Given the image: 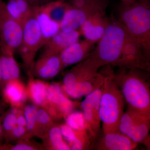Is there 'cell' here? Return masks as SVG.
<instances>
[{
  "mask_svg": "<svg viewBox=\"0 0 150 150\" xmlns=\"http://www.w3.org/2000/svg\"><path fill=\"white\" fill-rule=\"evenodd\" d=\"M119 69L113 71V77L128 108L150 115L149 71L134 68Z\"/></svg>",
  "mask_w": 150,
  "mask_h": 150,
  "instance_id": "cell-1",
  "label": "cell"
},
{
  "mask_svg": "<svg viewBox=\"0 0 150 150\" xmlns=\"http://www.w3.org/2000/svg\"><path fill=\"white\" fill-rule=\"evenodd\" d=\"M118 21L142 45L150 60V5L149 0L121 3L118 8Z\"/></svg>",
  "mask_w": 150,
  "mask_h": 150,
  "instance_id": "cell-2",
  "label": "cell"
},
{
  "mask_svg": "<svg viewBox=\"0 0 150 150\" xmlns=\"http://www.w3.org/2000/svg\"><path fill=\"white\" fill-rule=\"evenodd\" d=\"M101 72L104 76L100 102L99 115L102 123V133L118 131V125L124 112L125 100L113 77L110 66Z\"/></svg>",
  "mask_w": 150,
  "mask_h": 150,
  "instance_id": "cell-3",
  "label": "cell"
},
{
  "mask_svg": "<svg viewBox=\"0 0 150 150\" xmlns=\"http://www.w3.org/2000/svg\"><path fill=\"white\" fill-rule=\"evenodd\" d=\"M107 28L88 58L98 69L106 66L116 67L121 57L127 31L111 16Z\"/></svg>",
  "mask_w": 150,
  "mask_h": 150,
  "instance_id": "cell-4",
  "label": "cell"
},
{
  "mask_svg": "<svg viewBox=\"0 0 150 150\" xmlns=\"http://www.w3.org/2000/svg\"><path fill=\"white\" fill-rule=\"evenodd\" d=\"M45 44L34 7L33 12L23 23L22 39L18 49L25 67L28 71L35 62L38 51Z\"/></svg>",
  "mask_w": 150,
  "mask_h": 150,
  "instance_id": "cell-5",
  "label": "cell"
},
{
  "mask_svg": "<svg viewBox=\"0 0 150 150\" xmlns=\"http://www.w3.org/2000/svg\"><path fill=\"white\" fill-rule=\"evenodd\" d=\"M23 23L11 16L5 2L0 6V50L2 53H14L22 39Z\"/></svg>",
  "mask_w": 150,
  "mask_h": 150,
  "instance_id": "cell-6",
  "label": "cell"
},
{
  "mask_svg": "<svg viewBox=\"0 0 150 150\" xmlns=\"http://www.w3.org/2000/svg\"><path fill=\"white\" fill-rule=\"evenodd\" d=\"M150 130V115L128 108L118 125V131L138 144H148Z\"/></svg>",
  "mask_w": 150,
  "mask_h": 150,
  "instance_id": "cell-7",
  "label": "cell"
},
{
  "mask_svg": "<svg viewBox=\"0 0 150 150\" xmlns=\"http://www.w3.org/2000/svg\"><path fill=\"white\" fill-rule=\"evenodd\" d=\"M116 67L150 71V60L145 55L139 41L128 31L121 57Z\"/></svg>",
  "mask_w": 150,
  "mask_h": 150,
  "instance_id": "cell-8",
  "label": "cell"
},
{
  "mask_svg": "<svg viewBox=\"0 0 150 150\" xmlns=\"http://www.w3.org/2000/svg\"><path fill=\"white\" fill-rule=\"evenodd\" d=\"M102 86L86 96L79 105L83 110L86 128L92 144L101 133L99 107Z\"/></svg>",
  "mask_w": 150,
  "mask_h": 150,
  "instance_id": "cell-9",
  "label": "cell"
},
{
  "mask_svg": "<svg viewBox=\"0 0 150 150\" xmlns=\"http://www.w3.org/2000/svg\"><path fill=\"white\" fill-rule=\"evenodd\" d=\"M46 104L43 108L47 111L52 118L60 119L66 118L67 115L80 103L75 102L69 99L63 92L59 83H53L48 85L46 93Z\"/></svg>",
  "mask_w": 150,
  "mask_h": 150,
  "instance_id": "cell-10",
  "label": "cell"
},
{
  "mask_svg": "<svg viewBox=\"0 0 150 150\" xmlns=\"http://www.w3.org/2000/svg\"><path fill=\"white\" fill-rule=\"evenodd\" d=\"M64 69L60 54L43 53L38 60L34 62L28 73L40 79L48 80L56 77Z\"/></svg>",
  "mask_w": 150,
  "mask_h": 150,
  "instance_id": "cell-11",
  "label": "cell"
},
{
  "mask_svg": "<svg viewBox=\"0 0 150 150\" xmlns=\"http://www.w3.org/2000/svg\"><path fill=\"white\" fill-rule=\"evenodd\" d=\"M92 145L98 150H133L138 144L118 131L100 133Z\"/></svg>",
  "mask_w": 150,
  "mask_h": 150,
  "instance_id": "cell-12",
  "label": "cell"
},
{
  "mask_svg": "<svg viewBox=\"0 0 150 150\" xmlns=\"http://www.w3.org/2000/svg\"><path fill=\"white\" fill-rule=\"evenodd\" d=\"M98 69L88 58L76 64L68 71L63 77L64 86H69L98 77L101 74Z\"/></svg>",
  "mask_w": 150,
  "mask_h": 150,
  "instance_id": "cell-13",
  "label": "cell"
},
{
  "mask_svg": "<svg viewBox=\"0 0 150 150\" xmlns=\"http://www.w3.org/2000/svg\"><path fill=\"white\" fill-rule=\"evenodd\" d=\"M105 11H99L90 17L80 28L81 34L85 39L97 43L109 24Z\"/></svg>",
  "mask_w": 150,
  "mask_h": 150,
  "instance_id": "cell-14",
  "label": "cell"
},
{
  "mask_svg": "<svg viewBox=\"0 0 150 150\" xmlns=\"http://www.w3.org/2000/svg\"><path fill=\"white\" fill-rule=\"evenodd\" d=\"M96 43L87 39L73 43L60 54V59L64 68L76 64L88 57L94 49Z\"/></svg>",
  "mask_w": 150,
  "mask_h": 150,
  "instance_id": "cell-15",
  "label": "cell"
},
{
  "mask_svg": "<svg viewBox=\"0 0 150 150\" xmlns=\"http://www.w3.org/2000/svg\"><path fill=\"white\" fill-rule=\"evenodd\" d=\"M103 11L105 10L97 7L76 8L71 7L60 23V30L70 32L77 30L90 17L97 12Z\"/></svg>",
  "mask_w": 150,
  "mask_h": 150,
  "instance_id": "cell-16",
  "label": "cell"
},
{
  "mask_svg": "<svg viewBox=\"0 0 150 150\" xmlns=\"http://www.w3.org/2000/svg\"><path fill=\"white\" fill-rule=\"evenodd\" d=\"M80 35V32L77 30L70 32L60 30L44 45L43 53L60 54L67 47L78 41Z\"/></svg>",
  "mask_w": 150,
  "mask_h": 150,
  "instance_id": "cell-17",
  "label": "cell"
},
{
  "mask_svg": "<svg viewBox=\"0 0 150 150\" xmlns=\"http://www.w3.org/2000/svg\"><path fill=\"white\" fill-rule=\"evenodd\" d=\"M2 88L4 98L12 106L21 107L27 98L26 90L19 79L7 82Z\"/></svg>",
  "mask_w": 150,
  "mask_h": 150,
  "instance_id": "cell-18",
  "label": "cell"
},
{
  "mask_svg": "<svg viewBox=\"0 0 150 150\" xmlns=\"http://www.w3.org/2000/svg\"><path fill=\"white\" fill-rule=\"evenodd\" d=\"M98 77L82 82L77 83L69 86H64L63 91L71 98L78 99L86 96L97 89L102 86L104 81V76L102 73Z\"/></svg>",
  "mask_w": 150,
  "mask_h": 150,
  "instance_id": "cell-19",
  "label": "cell"
},
{
  "mask_svg": "<svg viewBox=\"0 0 150 150\" xmlns=\"http://www.w3.org/2000/svg\"><path fill=\"white\" fill-rule=\"evenodd\" d=\"M30 76V78L26 90L27 96L36 106L43 107L47 102L46 93L49 85L40 79H34L33 76Z\"/></svg>",
  "mask_w": 150,
  "mask_h": 150,
  "instance_id": "cell-20",
  "label": "cell"
},
{
  "mask_svg": "<svg viewBox=\"0 0 150 150\" xmlns=\"http://www.w3.org/2000/svg\"><path fill=\"white\" fill-rule=\"evenodd\" d=\"M14 53H1L0 55L3 85L9 81L19 79L20 70Z\"/></svg>",
  "mask_w": 150,
  "mask_h": 150,
  "instance_id": "cell-21",
  "label": "cell"
},
{
  "mask_svg": "<svg viewBox=\"0 0 150 150\" xmlns=\"http://www.w3.org/2000/svg\"><path fill=\"white\" fill-rule=\"evenodd\" d=\"M70 8L71 6L65 0H56L39 7L40 11L59 25L66 12Z\"/></svg>",
  "mask_w": 150,
  "mask_h": 150,
  "instance_id": "cell-22",
  "label": "cell"
},
{
  "mask_svg": "<svg viewBox=\"0 0 150 150\" xmlns=\"http://www.w3.org/2000/svg\"><path fill=\"white\" fill-rule=\"evenodd\" d=\"M7 1L5 5L8 13L14 18L22 23H24L34 10V7L30 5L25 0Z\"/></svg>",
  "mask_w": 150,
  "mask_h": 150,
  "instance_id": "cell-23",
  "label": "cell"
},
{
  "mask_svg": "<svg viewBox=\"0 0 150 150\" xmlns=\"http://www.w3.org/2000/svg\"><path fill=\"white\" fill-rule=\"evenodd\" d=\"M42 139H45V146L49 149L71 150L62 136L59 126L53 124L47 130Z\"/></svg>",
  "mask_w": 150,
  "mask_h": 150,
  "instance_id": "cell-24",
  "label": "cell"
},
{
  "mask_svg": "<svg viewBox=\"0 0 150 150\" xmlns=\"http://www.w3.org/2000/svg\"><path fill=\"white\" fill-rule=\"evenodd\" d=\"M36 18L39 23L45 44L60 30V25L48 18L40 11L39 7H35Z\"/></svg>",
  "mask_w": 150,
  "mask_h": 150,
  "instance_id": "cell-25",
  "label": "cell"
},
{
  "mask_svg": "<svg viewBox=\"0 0 150 150\" xmlns=\"http://www.w3.org/2000/svg\"><path fill=\"white\" fill-rule=\"evenodd\" d=\"M38 108L34 104L26 105L23 108V114L26 121L27 138L35 135L37 126Z\"/></svg>",
  "mask_w": 150,
  "mask_h": 150,
  "instance_id": "cell-26",
  "label": "cell"
},
{
  "mask_svg": "<svg viewBox=\"0 0 150 150\" xmlns=\"http://www.w3.org/2000/svg\"><path fill=\"white\" fill-rule=\"evenodd\" d=\"M54 124L53 118L45 108L41 107L38 108L35 135L43 138L47 130Z\"/></svg>",
  "mask_w": 150,
  "mask_h": 150,
  "instance_id": "cell-27",
  "label": "cell"
},
{
  "mask_svg": "<svg viewBox=\"0 0 150 150\" xmlns=\"http://www.w3.org/2000/svg\"><path fill=\"white\" fill-rule=\"evenodd\" d=\"M65 118L66 124L70 126L75 132L88 133L82 112L73 111L67 115Z\"/></svg>",
  "mask_w": 150,
  "mask_h": 150,
  "instance_id": "cell-28",
  "label": "cell"
},
{
  "mask_svg": "<svg viewBox=\"0 0 150 150\" xmlns=\"http://www.w3.org/2000/svg\"><path fill=\"white\" fill-rule=\"evenodd\" d=\"M71 8H84L97 7L106 9L108 5V0H65Z\"/></svg>",
  "mask_w": 150,
  "mask_h": 150,
  "instance_id": "cell-29",
  "label": "cell"
},
{
  "mask_svg": "<svg viewBox=\"0 0 150 150\" xmlns=\"http://www.w3.org/2000/svg\"><path fill=\"white\" fill-rule=\"evenodd\" d=\"M2 126L5 138L10 133L15 126H16V116L11 112L6 113L1 118Z\"/></svg>",
  "mask_w": 150,
  "mask_h": 150,
  "instance_id": "cell-30",
  "label": "cell"
},
{
  "mask_svg": "<svg viewBox=\"0 0 150 150\" xmlns=\"http://www.w3.org/2000/svg\"><path fill=\"white\" fill-rule=\"evenodd\" d=\"M40 147L29 142H19L15 145L4 144L0 146V150H39Z\"/></svg>",
  "mask_w": 150,
  "mask_h": 150,
  "instance_id": "cell-31",
  "label": "cell"
},
{
  "mask_svg": "<svg viewBox=\"0 0 150 150\" xmlns=\"http://www.w3.org/2000/svg\"><path fill=\"white\" fill-rule=\"evenodd\" d=\"M59 127H60L62 136H63V138L67 142L68 145H69L73 143V142H75L78 139L81 140L80 139H79L77 137L76 133L74 131V130L66 123L60 125Z\"/></svg>",
  "mask_w": 150,
  "mask_h": 150,
  "instance_id": "cell-32",
  "label": "cell"
},
{
  "mask_svg": "<svg viewBox=\"0 0 150 150\" xmlns=\"http://www.w3.org/2000/svg\"><path fill=\"white\" fill-rule=\"evenodd\" d=\"M24 138H28L26 128L16 125L6 137L5 140L6 143H8L11 140L19 139Z\"/></svg>",
  "mask_w": 150,
  "mask_h": 150,
  "instance_id": "cell-33",
  "label": "cell"
},
{
  "mask_svg": "<svg viewBox=\"0 0 150 150\" xmlns=\"http://www.w3.org/2000/svg\"><path fill=\"white\" fill-rule=\"evenodd\" d=\"M33 7H37L45 5L56 0H25Z\"/></svg>",
  "mask_w": 150,
  "mask_h": 150,
  "instance_id": "cell-34",
  "label": "cell"
},
{
  "mask_svg": "<svg viewBox=\"0 0 150 150\" xmlns=\"http://www.w3.org/2000/svg\"><path fill=\"white\" fill-rule=\"evenodd\" d=\"M16 125L26 128V121L23 114H19L16 116Z\"/></svg>",
  "mask_w": 150,
  "mask_h": 150,
  "instance_id": "cell-35",
  "label": "cell"
},
{
  "mask_svg": "<svg viewBox=\"0 0 150 150\" xmlns=\"http://www.w3.org/2000/svg\"><path fill=\"white\" fill-rule=\"evenodd\" d=\"M4 134L2 126L1 119L0 118V146L4 144Z\"/></svg>",
  "mask_w": 150,
  "mask_h": 150,
  "instance_id": "cell-36",
  "label": "cell"
},
{
  "mask_svg": "<svg viewBox=\"0 0 150 150\" xmlns=\"http://www.w3.org/2000/svg\"><path fill=\"white\" fill-rule=\"evenodd\" d=\"M3 86L2 74L1 67V59H0V89L2 88Z\"/></svg>",
  "mask_w": 150,
  "mask_h": 150,
  "instance_id": "cell-37",
  "label": "cell"
},
{
  "mask_svg": "<svg viewBox=\"0 0 150 150\" xmlns=\"http://www.w3.org/2000/svg\"><path fill=\"white\" fill-rule=\"evenodd\" d=\"M4 1L3 0H0V6L2 4L4 3Z\"/></svg>",
  "mask_w": 150,
  "mask_h": 150,
  "instance_id": "cell-38",
  "label": "cell"
}]
</instances>
